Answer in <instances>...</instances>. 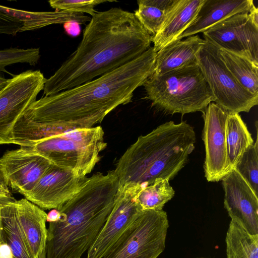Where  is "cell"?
Segmentation results:
<instances>
[{
  "mask_svg": "<svg viewBox=\"0 0 258 258\" xmlns=\"http://www.w3.org/2000/svg\"><path fill=\"white\" fill-rule=\"evenodd\" d=\"M256 137L253 144L241 156L234 168L247 182L258 196V138L257 123L256 122Z\"/></svg>",
  "mask_w": 258,
  "mask_h": 258,
  "instance_id": "obj_27",
  "label": "cell"
},
{
  "mask_svg": "<svg viewBox=\"0 0 258 258\" xmlns=\"http://www.w3.org/2000/svg\"><path fill=\"white\" fill-rule=\"evenodd\" d=\"M15 200L10 190L0 188V209L3 206Z\"/></svg>",
  "mask_w": 258,
  "mask_h": 258,
  "instance_id": "obj_32",
  "label": "cell"
},
{
  "mask_svg": "<svg viewBox=\"0 0 258 258\" xmlns=\"http://www.w3.org/2000/svg\"><path fill=\"white\" fill-rule=\"evenodd\" d=\"M253 143L251 134L239 113H229L226 121V146L230 171Z\"/></svg>",
  "mask_w": 258,
  "mask_h": 258,
  "instance_id": "obj_22",
  "label": "cell"
},
{
  "mask_svg": "<svg viewBox=\"0 0 258 258\" xmlns=\"http://www.w3.org/2000/svg\"><path fill=\"white\" fill-rule=\"evenodd\" d=\"M9 79H6L4 76L0 74V90H1L7 83Z\"/></svg>",
  "mask_w": 258,
  "mask_h": 258,
  "instance_id": "obj_36",
  "label": "cell"
},
{
  "mask_svg": "<svg viewBox=\"0 0 258 258\" xmlns=\"http://www.w3.org/2000/svg\"><path fill=\"white\" fill-rule=\"evenodd\" d=\"M254 6L252 0H204L192 22L175 41L203 33L234 15L249 12Z\"/></svg>",
  "mask_w": 258,
  "mask_h": 258,
  "instance_id": "obj_16",
  "label": "cell"
},
{
  "mask_svg": "<svg viewBox=\"0 0 258 258\" xmlns=\"http://www.w3.org/2000/svg\"><path fill=\"white\" fill-rule=\"evenodd\" d=\"M18 214L32 258H45L47 214L26 198L16 200Z\"/></svg>",
  "mask_w": 258,
  "mask_h": 258,
  "instance_id": "obj_17",
  "label": "cell"
},
{
  "mask_svg": "<svg viewBox=\"0 0 258 258\" xmlns=\"http://www.w3.org/2000/svg\"><path fill=\"white\" fill-rule=\"evenodd\" d=\"M0 258H14L10 248L5 243L0 244Z\"/></svg>",
  "mask_w": 258,
  "mask_h": 258,
  "instance_id": "obj_33",
  "label": "cell"
},
{
  "mask_svg": "<svg viewBox=\"0 0 258 258\" xmlns=\"http://www.w3.org/2000/svg\"><path fill=\"white\" fill-rule=\"evenodd\" d=\"M100 126L78 128L55 135L26 147L51 164L86 176L100 160L106 147Z\"/></svg>",
  "mask_w": 258,
  "mask_h": 258,
  "instance_id": "obj_6",
  "label": "cell"
},
{
  "mask_svg": "<svg viewBox=\"0 0 258 258\" xmlns=\"http://www.w3.org/2000/svg\"><path fill=\"white\" fill-rule=\"evenodd\" d=\"M221 180L224 207L231 221L250 234H258L257 196L235 169Z\"/></svg>",
  "mask_w": 258,
  "mask_h": 258,
  "instance_id": "obj_15",
  "label": "cell"
},
{
  "mask_svg": "<svg viewBox=\"0 0 258 258\" xmlns=\"http://www.w3.org/2000/svg\"><path fill=\"white\" fill-rule=\"evenodd\" d=\"M5 243L10 248L14 258H32L19 220L16 200L0 209Z\"/></svg>",
  "mask_w": 258,
  "mask_h": 258,
  "instance_id": "obj_21",
  "label": "cell"
},
{
  "mask_svg": "<svg viewBox=\"0 0 258 258\" xmlns=\"http://www.w3.org/2000/svg\"><path fill=\"white\" fill-rule=\"evenodd\" d=\"M174 194L169 180H157L141 189L137 196L136 201L142 210H161Z\"/></svg>",
  "mask_w": 258,
  "mask_h": 258,
  "instance_id": "obj_26",
  "label": "cell"
},
{
  "mask_svg": "<svg viewBox=\"0 0 258 258\" xmlns=\"http://www.w3.org/2000/svg\"><path fill=\"white\" fill-rule=\"evenodd\" d=\"M226 243L227 258H258V234H250L231 220Z\"/></svg>",
  "mask_w": 258,
  "mask_h": 258,
  "instance_id": "obj_25",
  "label": "cell"
},
{
  "mask_svg": "<svg viewBox=\"0 0 258 258\" xmlns=\"http://www.w3.org/2000/svg\"><path fill=\"white\" fill-rule=\"evenodd\" d=\"M198 64L215 98L228 113L248 112L258 104V95L244 88L221 59L219 47L205 40L198 54Z\"/></svg>",
  "mask_w": 258,
  "mask_h": 258,
  "instance_id": "obj_8",
  "label": "cell"
},
{
  "mask_svg": "<svg viewBox=\"0 0 258 258\" xmlns=\"http://www.w3.org/2000/svg\"><path fill=\"white\" fill-rule=\"evenodd\" d=\"M23 23L19 20L0 11V34L16 35Z\"/></svg>",
  "mask_w": 258,
  "mask_h": 258,
  "instance_id": "obj_30",
  "label": "cell"
},
{
  "mask_svg": "<svg viewBox=\"0 0 258 258\" xmlns=\"http://www.w3.org/2000/svg\"><path fill=\"white\" fill-rule=\"evenodd\" d=\"M46 80L39 70H28L14 75L0 90V145L12 144L16 122L36 100Z\"/></svg>",
  "mask_w": 258,
  "mask_h": 258,
  "instance_id": "obj_9",
  "label": "cell"
},
{
  "mask_svg": "<svg viewBox=\"0 0 258 258\" xmlns=\"http://www.w3.org/2000/svg\"><path fill=\"white\" fill-rule=\"evenodd\" d=\"M0 188L5 189V190H9V188L7 184V182L4 175V174L3 172V170L0 166Z\"/></svg>",
  "mask_w": 258,
  "mask_h": 258,
  "instance_id": "obj_35",
  "label": "cell"
},
{
  "mask_svg": "<svg viewBox=\"0 0 258 258\" xmlns=\"http://www.w3.org/2000/svg\"><path fill=\"white\" fill-rule=\"evenodd\" d=\"M228 114L213 102L203 112L202 138L206 153L204 168L208 181H220L230 172L226 146Z\"/></svg>",
  "mask_w": 258,
  "mask_h": 258,
  "instance_id": "obj_12",
  "label": "cell"
},
{
  "mask_svg": "<svg viewBox=\"0 0 258 258\" xmlns=\"http://www.w3.org/2000/svg\"><path fill=\"white\" fill-rule=\"evenodd\" d=\"M204 0H177L160 29L152 37L153 48L158 51L176 39L195 19Z\"/></svg>",
  "mask_w": 258,
  "mask_h": 258,
  "instance_id": "obj_19",
  "label": "cell"
},
{
  "mask_svg": "<svg viewBox=\"0 0 258 258\" xmlns=\"http://www.w3.org/2000/svg\"><path fill=\"white\" fill-rule=\"evenodd\" d=\"M0 11L21 21L22 27L19 32L33 31L53 24H64L70 21L86 24L91 17L84 14L64 11L52 12H29L0 5Z\"/></svg>",
  "mask_w": 258,
  "mask_h": 258,
  "instance_id": "obj_20",
  "label": "cell"
},
{
  "mask_svg": "<svg viewBox=\"0 0 258 258\" xmlns=\"http://www.w3.org/2000/svg\"><path fill=\"white\" fill-rule=\"evenodd\" d=\"M220 57L240 84L252 94L258 95V63L248 58L219 48Z\"/></svg>",
  "mask_w": 258,
  "mask_h": 258,
  "instance_id": "obj_23",
  "label": "cell"
},
{
  "mask_svg": "<svg viewBox=\"0 0 258 258\" xmlns=\"http://www.w3.org/2000/svg\"><path fill=\"white\" fill-rule=\"evenodd\" d=\"M66 33L72 36H78L81 31L80 24L74 21H70L63 24Z\"/></svg>",
  "mask_w": 258,
  "mask_h": 258,
  "instance_id": "obj_31",
  "label": "cell"
},
{
  "mask_svg": "<svg viewBox=\"0 0 258 258\" xmlns=\"http://www.w3.org/2000/svg\"><path fill=\"white\" fill-rule=\"evenodd\" d=\"M152 39L134 13L117 7L97 12L76 50L46 79L44 95L72 89L121 67L146 51Z\"/></svg>",
  "mask_w": 258,
  "mask_h": 258,
  "instance_id": "obj_2",
  "label": "cell"
},
{
  "mask_svg": "<svg viewBox=\"0 0 258 258\" xmlns=\"http://www.w3.org/2000/svg\"><path fill=\"white\" fill-rule=\"evenodd\" d=\"M119 187L115 170L97 173L58 210L49 223L45 258H81L94 242L110 214Z\"/></svg>",
  "mask_w": 258,
  "mask_h": 258,
  "instance_id": "obj_3",
  "label": "cell"
},
{
  "mask_svg": "<svg viewBox=\"0 0 258 258\" xmlns=\"http://www.w3.org/2000/svg\"><path fill=\"white\" fill-rule=\"evenodd\" d=\"M177 0H139L134 13L143 27L152 36L160 29Z\"/></svg>",
  "mask_w": 258,
  "mask_h": 258,
  "instance_id": "obj_24",
  "label": "cell"
},
{
  "mask_svg": "<svg viewBox=\"0 0 258 258\" xmlns=\"http://www.w3.org/2000/svg\"><path fill=\"white\" fill-rule=\"evenodd\" d=\"M60 218L59 212L58 209H52L47 214L46 222L48 223L58 221Z\"/></svg>",
  "mask_w": 258,
  "mask_h": 258,
  "instance_id": "obj_34",
  "label": "cell"
},
{
  "mask_svg": "<svg viewBox=\"0 0 258 258\" xmlns=\"http://www.w3.org/2000/svg\"><path fill=\"white\" fill-rule=\"evenodd\" d=\"M40 57L38 48H10L0 50V72L13 76L6 69V67L17 63H27L35 66Z\"/></svg>",
  "mask_w": 258,
  "mask_h": 258,
  "instance_id": "obj_28",
  "label": "cell"
},
{
  "mask_svg": "<svg viewBox=\"0 0 258 258\" xmlns=\"http://www.w3.org/2000/svg\"><path fill=\"white\" fill-rule=\"evenodd\" d=\"M153 47L137 58L91 81L36 100L20 120L63 132L90 128L111 111L131 102L134 91L152 74Z\"/></svg>",
  "mask_w": 258,
  "mask_h": 258,
  "instance_id": "obj_1",
  "label": "cell"
},
{
  "mask_svg": "<svg viewBox=\"0 0 258 258\" xmlns=\"http://www.w3.org/2000/svg\"><path fill=\"white\" fill-rule=\"evenodd\" d=\"M2 243H5V241L3 232L2 221L0 218V244Z\"/></svg>",
  "mask_w": 258,
  "mask_h": 258,
  "instance_id": "obj_37",
  "label": "cell"
},
{
  "mask_svg": "<svg viewBox=\"0 0 258 258\" xmlns=\"http://www.w3.org/2000/svg\"><path fill=\"white\" fill-rule=\"evenodd\" d=\"M141 189L138 184L119 186L113 208L94 242L88 250L86 258H102L143 211L136 201Z\"/></svg>",
  "mask_w": 258,
  "mask_h": 258,
  "instance_id": "obj_11",
  "label": "cell"
},
{
  "mask_svg": "<svg viewBox=\"0 0 258 258\" xmlns=\"http://www.w3.org/2000/svg\"><path fill=\"white\" fill-rule=\"evenodd\" d=\"M145 98L165 113L184 114L205 110L215 98L199 64L159 76L151 75L143 85Z\"/></svg>",
  "mask_w": 258,
  "mask_h": 258,
  "instance_id": "obj_5",
  "label": "cell"
},
{
  "mask_svg": "<svg viewBox=\"0 0 258 258\" xmlns=\"http://www.w3.org/2000/svg\"><path fill=\"white\" fill-rule=\"evenodd\" d=\"M168 227L166 212L143 210L102 258H157Z\"/></svg>",
  "mask_w": 258,
  "mask_h": 258,
  "instance_id": "obj_7",
  "label": "cell"
},
{
  "mask_svg": "<svg viewBox=\"0 0 258 258\" xmlns=\"http://www.w3.org/2000/svg\"><path fill=\"white\" fill-rule=\"evenodd\" d=\"M50 165L48 160L26 147L7 151L0 158L9 188L25 198Z\"/></svg>",
  "mask_w": 258,
  "mask_h": 258,
  "instance_id": "obj_13",
  "label": "cell"
},
{
  "mask_svg": "<svg viewBox=\"0 0 258 258\" xmlns=\"http://www.w3.org/2000/svg\"><path fill=\"white\" fill-rule=\"evenodd\" d=\"M196 141L194 127L186 121L166 122L140 136L117 163L119 186L138 184L142 189L171 180L186 164Z\"/></svg>",
  "mask_w": 258,
  "mask_h": 258,
  "instance_id": "obj_4",
  "label": "cell"
},
{
  "mask_svg": "<svg viewBox=\"0 0 258 258\" xmlns=\"http://www.w3.org/2000/svg\"><path fill=\"white\" fill-rule=\"evenodd\" d=\"M87 179L51 164L25 198L43 210L59 209L81 188Z\"/></svg>",
  "mask_w": 258,
  "mask_h": 258,
  "instance_id": "obj_14",
  "label": "cell"
},
{
  "mask_svg": "<svg viewBox=\"0 0 258 258\" xmlns=\"http://www.w3.org/2000/svg\"><path fill=\"white\" fill-rule=\"evenodd\" d=\"M204 40L258 63V9L234 15L203 33Z\"/></svg>",
  "mask_w": 258,
  "mask_h": 258,
  "instance_id": "obj_10",
  "label": "cell"
},
{
  "mask_svg": "<svg viewBox=\"0 0 258 258\" xmlns=\"http://www.w3.org/2000/svg\"><path fill=\"white\" fill-rule=\"evenodd\" d=\"M205 42L199 35L173 41L157 52L152 75L159 76L184 67L198 64V54Z\"/></svg>",
  "mask_w": 258,
  "mask_h": 258,
  "instance_id": "obj_18",
  "label": "cell"
},
{
  "mask_svg": "<svg viewBox=\"0 0 258 258\" xmlns=\"http://www.w3.org/2000/svg\"><path fill=\"white\" fill-rule=\"evenodd\" d=\"M110 0H50V6L56 11H64L77 13H87L92 16L97 11L94 8L107 2H115Z\"/></svg>",
  "mask_w": 258,
  "mask_h": 258,
  "instance_id": "obj_29",
  "label": "cell"
}]
</instances>
